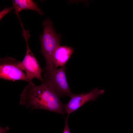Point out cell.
Wrapping results in <instances>:
<instances>
[{
	"label": "cell",
	"instance_id": "cell-1",
	"mask_svg": "<svg viewBox=\"0 0 133 133\" xmlns=\"http://www.w3.org/2000/svg\"><path fill=\"white\" fill-rule=\"evenodd\" d=\"M60 97L48 84L43 82L38 85L29 83L20 95V105L32 109H44L64 114V104Z\"/></svg>",
	"mask_w": 133,
	"mask_h": 133
},
{
	"label": "cell",
	"instance_id": "cell-2",
	"mask_svg": "<svg viewBox=\"0 0 133 133\" xmlns=\"http://www.w3.org/2000/svg\"><path fill=\"white\" fill-rule=\"evenodd\" d=\"M43 31L40 36L41 52L46 62L45 68L47 70L52 68V57L56 48L59 45L61 36L57 34L53 28L51 20L48 18L43 22Z\"/></svg>",
	"mask_w": 133,
	"mask_h": 133
},
{
	"label": "cell",
	"instance_id": "cell-3",
	"mask_svg": "<svg viewBox=\"0 0 133 133\" xmlns=\"http://www.w3.org/2000/svg\"><path fill=\"white\" fill-rule=\"evenodd\" d=\"M65 66L58 68L53 67L46 70L43 81L49 84L60 97L69 96L72 93L68 84L65 73Z\"/></svg>",
	"mask_w": 133,
	"mask_h": 133
},
{
	"label": "cell",
	"instance_id": "cell-4",
	"mask_svg": "<svg viewBox=\"0 0 133 133\" xmlns=\"http://www.w3.org/2000/svg\"><path fill=\"white\" fill-rule=\"evenodd\" d=\"M0 60V78L13 81L22 80L31 82L26 73L18 66V61L15 59L5 57Z\"/></svg>",
	"mask_w": 133,
	"mask_h": 133
},
{
	"label": "cell",
	"instance_id": "cell-5",
	"mask_svg": "<svg viewBox=\"0 0 133 133\" xmlns=\"http://www.w3.org/2000/svg\"><path fill=\"white\" fill-rule=\"evenodd\" d=\"M29 37H24L26 45V54L22 61H18L19 67L25 72L27 76L31 82L34 78L40 80L42 83L43 78L41 73L43 71L40 66L39 62L31 50L28 43Z\"/></svg>",
	"mask_w": 133,
	"mask_h": 133
},
{
	"label": "cell",
	"instance_id": "cell-6",
	"mask_svg": "<svg viewBox=\"0 0 133 133\" xmlns=\"http://www.w3.org/2000/svg\"><path fill=\"white\" fill-rule=\"evenodd\" d=\"M104 90L96 88L88 93L75 94L72 93L70 96L71 99L67 103L64 104L66 113L68 116L79 109L89 101H94L100 95L104 93Z\"/></svg>",
	"mask_w": 133,
	"mask_h": 133
},
{
	"label": "cell",
	"instance_id": "cell-7",
	"mask_svg": "<svg viewBox=\"0 0 133 133\" xmlns=\"http://www.w3.org/2000/svg\"><path fill=\"white\" fill-rule=\"evenodd\" d=\"M74 49L67 46H59L54 51L52 57L54 67L57 68L65 66L73 54Z\"/></svg>",
	"mask_w": 133,
	"mask_h": 133
},
{
	"label": "cell",
	"instance_id": "cell-8",
	"mask_svg": "<svg viewBox=\"0 0 133 133\" xmlns=\"http://www.w3.org/2000/svg\"><path fill=\"white\" fill-rule=\"evenodd\" d=\"M13 6L15 9V13L19 20L21 25H23L19 13L24 10H30L35 11L41 15L43 13L42 10L38 6L37 4L32 0H14L12 1Z\"/></svg>",
	"mask_w": 133,
	"mask_h": 133
},
{
	"label": "cell",
	"instance_id": "cell-9",
	"mask_svg": "<svg viewBox=\"0 0 133 133\" xmlns=\"http://www.w3.org/2000/svg\"><path fill=\"white\" fill-rule=\"evenodd\" d=\"M14 9L13 6L10 7H6L0 12V19L1 20L7 14Z\"/></svg>",
	"mask_w": 133,
	"mask_h": 133
},
{
	"label": "cell",
	"instance_id": "cell-10",
	"mask_svg": "<svg viewBox=\"0 0 133 133\" xmlns=\"http://www.w3.org/2000/svg\"><path fill=\"white\" fill-rule=\"evenodd\" d=\"M68 116H67L65 119V126L63 133H71L68 123Z\"/></svg>",
	"mask_w": 133,
	"mask_h": 133
},
{
	"label": "cell",
	"instance_id": "cell-11",
	"mask_svg": "<svg viewBox=\"0 0 133 133\" xmlns=\"http://www.w3.org/2000/svg\"><path fill=\"white\" fill-rule=\"evenodd\" d=\"M9 130V128L8 127H6L5 128H2L0 127V133H6Z\"/></svg>",
	"mask_w": 133,
	"mask_h": 133
}]
</instances>
